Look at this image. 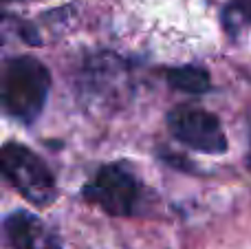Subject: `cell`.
Returning a JSON list of instances; mask_svg holds the SVG:
<instances>
[{"label": "cell", "mask_w": 251, "mask_h": 249, "mask_svg": "<svg viewBox=\"0 0 251 249\" xmlns=\"http://www.w3.org/2000/svg\"><path fill=\"white\" fill-rule=\"evenodd\" d=\"M51 75L35 57H11L2 73V104L11 117L31 124L44 108Z\"/></svg>", "instance_id": "cell-1"}, {"label": "cell", "mask_w": 251, "mask_h": 249, "mask_svg": "<svg viewBox=\"0 0 251 249\" xmlns=\"http://www.w3.org/2000/svg\"><path fill=\"white\" fill-rule=\"evenodd\" d=\"M0 168L9 183L22 194L29 203L44 207L55 201L57 185L47 163L31 152L26 146L9 141L0 152Z\"/></svg>", "instance_id": "cell-2"}, {"label": "cell", "mask_w": 251, "mask_h": 249, "mask_svg": "<svg viewBox=\"0 0 251 249\" xmlns=\"http://www.w3.org/2000/svg\"><path fill=\"white\" fill-rule=\"evenodd\" d=\"M84 197L88 203L97 205L106 214L130 216L139 210L141 185L124 166L113 163L97 172L95 179L84 188Z\"/></svg>", "instance_id": "cell-3"}, {"label": "cell", "mask_w": 251, "mask_h": 249, "mask_svg": "<svg viewBox=\"0 0 251 249\" xmlns=\"http://www.w3.org/2000/svg\"><path fill=\"white\" fill-rule=\"evenodd\" d=\"M168 128L181 144L194 148L196 152L221 154L227 150V139L218 117L199 106L174 108L168 115Z\"/></svg>", "instance_id": "cell-4"}, {"label": "cell", "mask_w": 251, "mask_h": 249, "mask_svg": "<svg viewBox=\"0 0 251 249\" xmlns=\"http://www.w3.org/2000/svg\"><path fill=\"white\" fill-rule=\"evenodd\" d=\"M4 232L13 249H62L55 234L29 212H11L4 221Z\"/></svg>", "instance_id": "cell-5"}, {"label": "cell", "mask_w": 251, "mask_h": 249, "mask_svg": "<svg viewBox=\"0 0 251 249\" xmlns=\"http://www.w3.org/2000/svg\"><path fill=\"white\" fill-rule=\"evenodd\" d=\"M168 84L174 91L181 93H190V95H203L209 91L212 79H209L207 71L201 66H176V69L168 71Z\"/></svg>", "instance_id": "cell-6"}, {"label": "cell", "mask_w": 251, "mask_h": 249, "mask_svg": "<svg viewBox=\"0 0 251 249\" xmlns=\"http://www.w3.org/2000/svg\"><path fill=\"white\" fill-rule=\"evenodd\" d=\"M231 11L238 13L247 22H251V0H234L231 2Z\"/></svg>", "instance_id": "cell-7"}, {"label": "cell", "mask_w": 251, "mask_h": 249, "mask_svg": "<svg viewBox=\"0 0 251 249\" xmlns=\"http://www.w3.org/2000/svg\"><path fill=\"white\" fill-rule=\"evenodd\" d=\"M247 163H249V168H251V152H249V157H247Z\"/></svg>", "instance_id": "cell-8"}, {"label": "cell", "mask_w": 251, "mask_h": 249, "mask_svg": "<svg viewBox=\"0 0 251 249\" xmlns=\"http://www.w3.org/2000/svg\"><path fill=\"white\" fill-rule=\"evenodd\" d=\"M4 2H11V0H4Z\"/></svg>", "instance_id": "cell-9"}]
</instances>
